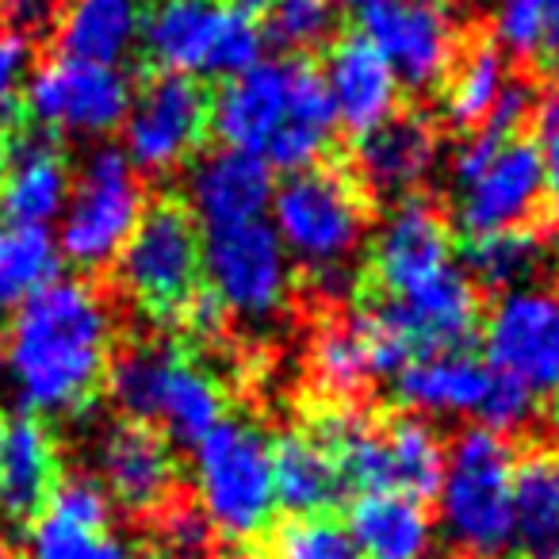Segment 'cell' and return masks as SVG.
I'll return each mask as SVG.
<instances>
[{"label": "cell", "instance_id": "obj_4", "mask_svg": "<svg viewBox=\"0 0 559 559\" xmlns=\"http://www.w3.org/2000/svg\"><path fill=\"white\" fill-rule=\"evenodd\" d=\"M513 452L490 429H464L444 452L441 525L467 559H498L513 548Z\"/></svg>", "mask_w": 559, "mask_h": 559}, {"label": "cell", "instance_id": "obj_5", "mask_svg": "<svg viewBox=\"0 0 559 559\" xmlns=\"http://www.w3.org/2000/svg\"><path fill=\"white\" fill-rule=\"evenodd\" d=\"M108 391L127 421L162 426L177 444H195L223 421L218 380L169 345H139L111 360Z\"/></svg>", "mask_w": 559, "mask_h": 559}, {"label": "cell", "instance_id": "obj_7", "mask_svg": "<svg viewBox=\"0 0 559 559\" xmlns=\"http://www.w3.org/2000/svg\"><path fill=\"white\" fill-rule=\"evenodd\" d=\"M192 472L200 510L226 540H253L276 510L272 490V444L249 421H218L192 444Z\"/></svg>", "mask_w": 559, "mask_h": 559}, {"label": "cell", "instance_id": "obj_35", "mask_svg": "<svg viewBox=\"0 0 559 559\" xmlns=\"http://www.w3.org/2000/svg\"><path fill=\"white\" fill-rule=\"evenodd\" d=\"M330 27H334V12L326 0H272V9L264 12V32L288 55L326 43Z\"/></svg>", "mask_w": 559, "mask_h": 559}, {"label": "cell", "instance_id": "obj_44", "mask_svg": "<svg viewBox=\"0 0 559 559\" xmlns=\"http://www.w3.org/2000/svg\"><path fill=\"white\" fill-rule=\"evenodd\" d=\"M62 4L66 0H0V12L12 16L16 24L35 27V24H43V20L55 16V12H62Z\"/></svg>", "mask_w": 559, "mask_h": 559}, {"label": "cell", "instance_id": "obj_6", "mask_svg": "<svg viewBox=\"0 0 559 559\" xmlns=\"http://www.w3.org/2000/svg\"><path fill=\"white\" fill-rule=\"evenodd\" d=\"M139 43L162 73L238 78L261 62V24L223 0H150Z\"/></svg>", "mask_w": 559, "mask_h": 559}, {"label": "cell", "instance_id": "obj_10", "mask_svg": "<svg viewBox=\"0 0 559 559\" xmlns=\"http://www.w3.org/2000/svg\"><path fill=\"white\" fill-rule=\"evenodd\" d=\"M134 88L119 66H96L62 58L35 66L24 108L43 131L70 139H104L119 131L131 111Z\"/></svg>", "mask_w": 559, "mask_h": 559}, {"label": "cell", "instance_id": "obj_13", "mask_svg": "<svg viewBox=\"0 0 559 559\" xmlns=\"http://www.w3.org/2000/svg\"><path fill=\"white\" fill-rule=\"evenodd\" d=\"M211 131V100L192 78L157 73L134 93L123 119V154L134 173H173Z\"/></svg>", "mask_w": 559, "mask_h": 559}, {"label": "cell", "instance_id": "obj_18", "mask_svg": "<svg viewBox=\"0 0 559 559\" xmlns=\"http://www.w3.org/2000/svg\"><path fill=\"white\" fill-rule=\"evenodd\" d=\"M322 85L334 104V116L353 134H368L391 116H399V78L383 55L365 39V35H349V39L334 43L322 66Z\"/></svg>", "mask_w": 559, "mask_h": 559}, {"label": "cell", "instance_id": "obj_46", "mask_svg": "<svg viewBox=\"0 0 559 559\" xmlns=\"http://www.w3.org/2000/svg\"><path fill=\"white\" fill-rule=\"evenodd\" d=\"M230 9H238V12H246V16H253V20H261L264 12L272 9V0H226Z\"/></svg>", "mask_w": 559, "mask_h": 559}, {"label": "cell", "instance_id": "obj_41", "mask_svg": "<svg viewBox=\"0 0 559 559\" xmlns=\"http://www.w3.org/2000/svg\"><path fill=\"white\" fill-rule=\"evenodd\" d=\"M35 73V47L24 32H0V119H9Z\"/></svg>", "mask_w": 559, "mask_h": 559}, {"label": "cell", "instance_id": "obj_22", "mask_svg": "<svg viewBox=\"0 0 559 559\" xmlns=\"http://www.w3.org/2000/svg\"><path fill=\"white\" fill-rule=\"evenodd\" d=\"M437 165V134L421 116H391L360 134L357 169L368 188L383 195H411Z\"/></svg>", "mask_w": 559, "mask_h": 559}, {"label": "cell", "instance_id": "obj_23", "mask_svg": "<svg viewBox=\"0 0 559 559\" xmlns=\"http://www.w3.org/2000/svg\"><path fill=\"white\" fill-rule=\"evenodd\" d=\"M490 388L487 360L472 353H437V357L411 360L395 376V395L406 411L418 414H479L483 395Z\"/></svg>", "mask_w": 559, "mask_h": 559}, {"label": "cell", "instance_id": "obj_3", "mask_svg": "<svg viewBox=\"0 0 559 559\" xmlns=\"http://www.w3.org/2000/svg\"><path fill=\"white\" fill-rule=\"evenodd\" d=\"M272 230L288 261H299L319 292L345 296L349 292V261L365 241V200L353 177L330 165H311L288 173L272 192Z\"/></svg>", "mask_w": 559, "mask_h": 559}, {"label": "cell", "instance_id": "obj_32", "mask_svg": "<svg viewBox=\"0 0 559 559\" xmlns=\"http://www.w3.org/2000/svg\"><path fill=\"white\" fill-rule=\"evenodd\" d=\"M506 88V62L498 47H475L460 66H452V81L444 88V119L460 131H479L490 108Z\"/></svg>", "mask_w": 559, "mask_h": 559}, {"label": "cell", "instance_id": "obj_47", "mask_svg": "<svg viewBox=\"0 0 559 559\" xmlns=\"http://www.w3.org/2000/svg\"><path fill=\"white\" fill-rule=\"evenodd\" d=\"M326 4H330V9H334V4H357V9H360V4H368V0H326Z\"/></svg>", "mask_w": 559, "mask_h": 559}, {"label": "cell", "instance_id": "obj_15", "mask_svg": "<svg viewBox=\"0 0 559 559\" xmlns=\"http://www.w3.org/2000/svg\"><path fill=\"white\" fill-rule=\"evenodd\" d=\"M456 269L452 238L441 211L426 200L406 195L372 241V280L383 299H399L437 284Z\"/></svg>", "mask_w": 559, "mask_h": 559}, {"label": "cell", "instance_id": "obj_19", "mask_svg": "<svg viewBox=\"0 0 559 559\" xmlns=\"http://www.w3.org/2000/svg\"><path fill=\"white\" fill-rule=\"evenodd\" d=\"M272 169L261 157L238 154V150H215L200 157L188 173V203L192 218H200L207 230L218 226L253 223L272 203Z\"/></svg>", "mask_w": 559, "mask_h": 559}, {"label": "cell", "instance_id": "obj_26", "mask_svg": "<svg viewBox=\"0 0 559 559\" xmlns=\"http://www.w3.org/2000/svg\"><path fill=\"white\" fill-rule=\"evenodd\" d=\"M513 544L528 559H559V452L536 449L513 464Z\"/></svg>", "mask_w": 559, "mask_h": 559}, {"label": "cell", "instance_id": "obj_36", "mask_svg": "<svg viewBox=\"0 0 559 559\" xmlns=\"http://www.w3.org/2000/svg\"><path fill=\"white\" fill-rule=\"evenodd\" d=\"M495 43L513 58H540L544 50V12L540 0H498Z\"/></svg>", "mask_w": 559, "mask_h": 559}, {"label": "cell", "instance_id": "obj_27", "mask_svg": "<svg viewBox=\"0 0 559 559\" xmlns=\"http://www.w3.org/2000/svg\"><path fill=\"white\" fill-rule=\"evenodd\" d=\"M272 490L296 518H322L345 495L334 460L311 433H284L272 444Z\"/></svg>", "mask_w": 559, "mask_h": 559}, {"label": "cell", "instance_id": "obj_28", "mask_svg": "<svg viewBox=\"0 0 559 559\" xmlns=\"http://www.w3.org/2000/svg\"><path fill=\"white\" fill-rule=\"evenodd\" d=\"M383 441H388V472H391V490L406 498L426 502L429 495H437L444 475V441L426 418H403L383 426Z\"/></svg>", "mask_w": 559, "mask_h": 559}, {"label": "cell", "instance_id": "obj_17", "mask_svg": "<svg viewBox=\"0 0 559 559\" xmlns=\"http://www.w3.org/2000/svg\"><path fill=\"white\" fill-rule=\"evenodd\" d=\"M96 467H100L96 483L108 490L111 502L134 513L162 510L177 483V460L169 441L154 426H139V421H119L100 437Z\"/></svg>", "mask_w": 559, "mask_h": 559}, {"label": "cell", "instance_id": "obj_21", "mask_svg": "<svg viewBox=\"0 0 559 559\" xmlns=\"http://www.w3.org/2000/svg\"><path fill=\"white\" fill-rule=\"evenodd\" d=\"M58 487V449L32 414L0 426V518L32 521Z\"/></svg>", "mask_w": 559, "mask_h": 559}, {"label": "cell", "instance_id": "obj_48", "mask_svg": "<svg viewBox=\"0 0 559 559\" xmlns=\"http://www.w3.org/2000/svg\"><path fill=\"white\" fill-rule=\"evenodd\" d=\"M0 559H12V556H9V548H4V544H0Z\"/></svg>", "mask_w": 559, "mask_h": 559}, {"label": "cell", "instance_id": "obj_40", "mask_svg": "<svg viewBox=\"0 0 559 559\" xmlns=\"http://www.w3.org/2000/svg\"><path fill=\"white\" fill-rule=\"evenodd\" d=\"M533 123H536L533 146L544 169V203H548V215L559 223V88H551L544 100H536Z\"/></svg>", "mask_w": 559, "mask_h": 559}, {"label": "cell", "instance_id": "obj_20", "mask_svg": "<svg viewBox=\"0 0 559 559\" xmlns=\"http://www.w3.org/2000/svg\"><path fill=\"white\" fill-rule=\"evenodd\" d=\"M70 162L47 139H24L12 154H4L0 169V223L47 230L58 223L70 200Z\"/></svg>", "mask_w": 559, "mask_h": 559}, {"label": "cell", "instance_id": "obj_42", "mask_svg": "<svg viewBox=\"0 0 559 559\" xmlns=\"http://www.w3.org/2000/svg\"><path fill=\"white\" fill-rule=\"evenodd\" d=\"M533 111H536V93H533V88H528L525 81H506L502 96H498V104L490 108L487 123H483L479 131H490V134H498V139L510 142L513 134H518L521 127L533 119Z\"/></svg>", "mask_w": 559, "mask_h": 559}, {"label": "cell", "instance_id": "obj_49", "mask_svg": "<svg viewBox=\"0 0 559 559\" xmlns=\"http://www.w3.org/2000/svg\"><path fill=\"white\" fill-rule=\"evenodd\" d=\"M0 169H4V142H0Z\"/></svg>", "mask_w": 559, "mask_h": 559}, {"label": "cell", "instance_id": "obj_8", "mask_svg": "<svg viewBox=\"0 0 559 559\" xmlns=\"http://www.w3.org/2000/svg\"><path fill=\"white\" fill-rule=\"evenodd\" d=\"M123 292L154 319H180L200 292L203 241L185 203L162 200L142 211L139 226L116 257Z\"/></svg>", "mask_w": 559, "mask_h": 559}, {"label": "cell", "instance_id": "obj_12", "mask_svg": "<svg viewBox=\"0 0 559 559\" xmlns=\"http://www.w3.org/2000/svg\"><path fill=\"white\" fill-rule=\"evenodd\" d=\"M487 368L521 383L533 399L559 395V288L506 292L483 322Z\"/></svg>", "mask_w": 559, "mask_h": 559}, {"label": "cell", "instance_id": "obj_33", "mask_svg": "<svg viewBox=\"0 0 559 559\" xmlns=\"http://www.w3.org/2000/svg\"><path fill=\"white\" fill-rule=\"evenodd\" d=\"M27 559H134L111 528L78 525L43 510L27 536Z\"/></svg>", "mask_w": 559, "mask_h": 559}, {"label": "cell", "instance_id": "obj_14", "mask_svg": "<svg viewBox=\"0 0 559 559\" xmlns=\"http://www.w3.org/2000/svg\"><path fill=\"white\" fill-rule=\"evenodd\" d=\"M360 35L395 70L399 85L433 88L456 66V24L444 0H368Z\"/></svg>", "mask_w": 559, "mask_h": 559}, {"label": "cell", "instance_id": "obj_39", "mask_svg": "<svg viewBox=\"0 0 559 559\" xmlns=\"http://www.w3.org/2000/svg\"><path fill=\"white\" fill-rule=\"evenodd\" d=\"M533 411H536V399L528 395L521 383L490 372V388H487V395H483V406L475 418L483 421V429L502 437V433H513V429L525 426V421L533 418Z\"/></svg>", "mask_w": 559, "mask_h": 559}, {"label": "cell", "instance_id": "obj_2", "mask_svg": "<svg viewBox=\"0 0 559 559\" xmlns=\"http://www.w3.org/2000/svg\"><path fill=\"white\" fill-rule=\"evenodd\" d=\"M211 131L226 150L261 157L269 169L319 165L337 131L322 73L292 58H269L230 78L211 100Z\"/></svg>", "mask_w": 559, "mask_h": 559}, {"label": "cell", "instance_id": "obj_29", "mask_svg": "<svg viewBox=\"0 0 559 559\" xmlns=\"http://www.w3.org/2000/svg\"><path fill=\"white\" fill-rule=\"evenodd\" d=\"M544 264V241L528 226L518 230H495L467 238L464 246V276L479 288L513 292L525 288Z\"/></svg>", "mask_w": 559, "mask_h": 559}, {"label": "cell", "instance_id": "obj_11", "mask_svg": "<svg viewBox=\"0 0 559 559\" xmlns=\"http://www.w3.org/2000/svg\"><path fill=\"white\" fill-rule=\"evenodd\" d=\"M203 288L241 319H272L292 288V261L264 218L218 226L203 238Z\"/></svg>", "mask_w": 559, "mask_h": 559}, {"label": "cell", "instance_id": "obj_34", "mask_svg": "<svg viewBox=\"0 0 559 559\" xmlns=\"http://www.w3.org/2000/svg\"><path fill=\"white\" fill-rule=\"evenodd\" d=\"M272 559H360V551L334 518H292L272 536Z\"/></svg>", "mask_w": 559, "mask_h": 559}, {"label": "cell", "instance_id": "obj_24", "mask_svg": "<svg viewBox=\"0 0 559 559\" xmlns=\"http://www.w3.org/2000/svg\"><path fill=\"white\" fill-rule=\"evenodd\" d=\"M345 528L368 559H429L433 551V518L426 502L395 490L357 495Z\"/></svg>", "mask_w": 559, "mask_h": 559}, {"label": "cell", "instance_id": "obj_9", "mask_svg": "<svg viewBox=\"0 0 559 559\" xmlns=\"http://www.w3.org/2000/svg\"><path fill=\"white\" fill-rule=\"evenodd\" d=\"M142 211L146 195L127 154L116 146L96 150L73 180L70 200L58 218V257L78 269H104L123 253Z\"/></svg>", "mask_w": 559, "mask_h": 559}, {"label": "cell", "instance_id": "obj_16", "mask_svg": "<svg viewBox=\"0 0 559 559\" xmlns=\"http://www.w3.org/2000/svg\"><path fill=\"white\" fill-rule=\"evenodd\" d=\"M544 203V169L536 146L510 139L467 185H460L456 218L472 238L495 230H518Z\"/></svg>", "mask_w": 559, "mask_h": 559}, {"label": "cell", "instance_id": "obj_43", "mask_svg": "<svg viewBox=\"0 0 559 559\" xmlns=\"http://www.w3.org/2000/svg\"><path fill=\"white\" fill-rule=\"evenodd\" d=\"M223 304H218L215 296H211L207 288H200L192 299H188V307L180 311V322H188V326L195 330L200 337L207 334H218V326H223Z\"/></svg>", "mask_w": 559, "mask_h": 559}, {"label": "cell", "instance_id": "obj_30", "mask_svg": "<svg viewBox=\"0 0 559 559\" xmlns=\"http://www.w3.org/2000/svg\"><path fill=\"white\" fill-rule=\"evenodd\" d=\"M311 372L314 383L326 391L330 399H353L376 380V357L372 342H368L360 319L334 322L314 337L311 349Z\"/></svg>", "mask_w": 559, "mask_h": 559}, {"label": "cell", "instance_id": "obj_38", "mask_svg": "<svg viewBox=\"0 0 559 559\" xmlns=\"http://www.w3.org/2000/svg\"><path fill=\"white\" fill-rule=\"evenodd\" d=\"M43 510L55 513V518L78 521V525L111 528V498H108V490L96 479H88V475H73V479L58 483Z\"/></svg>", "mask_w": 559, "mask_h": 559}, {"label": "cell", "instance_id": "obj_45", "mask_svg": "<svg viewBox=\"0 0 559 559\" xmlns=\"http://www.w3.org/2000/svg\"><path fill=\"white\" fill-rule=\"evenodd\" d=\"M540 12H544V50H540V58L559 62V0H540Z\"/></svg>", "mask_w": 559, "mask_h": 559}, {"label": "cell", "instance_id": "obj_31", "mask_svg": "<svg viewBox=\"0 0 559 559\" xmlns=\"http://www.w3.org/2000/svg\"><path fill=\"white\" fill-rule=\"evenodd\" d=\"M58 246L47 230L0 223V319L12 314L32 292L58 276Z\"/></svg>", "mask_w": 559, "mask_h": 559}, {"label": "cell", "instance_id": "obj_25", "mask_svg": "<svg viewBox=\"0 0 559 559\" xmlns=\"http://www.w3.org/2000/svg\"><path fill=\"white\" fill-rule=\"evenodd\" d=\"M139 0H66L58 12V50L78 62L119 66L139 43Z\"/></svg>", "mask_w": 559, "mask_h": 559}, {"label": "cell", "instance_id": "obj_1", "mask_svg": "<svg viewBox=\"0 0 559 559\" xmlns=\"http://www.w3.org/2000/svg\"><path fill=\"white\" fill-rule=\"evenodd\" d=\"M116 319L93 284L47 280L12 311L4 372L20 403L35 414H73L96 395L111 368Z\"/></svg>", "mask_w": 559, "mask_h": 559}, {"label": "cell", "instance_id": "obj_37", "mask_svg": "<svg viewBox=\"0 0 559 559\" xmlns=\"http://www.w3.org/2000/svg\"><path fill=\"white\" fill-rule=\"evenodd\" d=\"M157 533H162V544L173 559H207L211 544H215L211 521L203 518L200 506H188V502H165Z\"/></svg>", "mask_w": 559, "mask_h": 559}]
</instances>
